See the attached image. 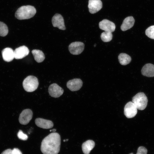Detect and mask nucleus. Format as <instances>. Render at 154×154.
<instances>
[{"label": "nucleus", "mask_w": 154, "mask_h": 154, "mask_svg": "<svg viewBox=\"0 0 154 154\" xmlns=\"http://www.w3.org/2000/svg\"><path fill=\"white\" fill-rule=\"evenodd\" d=\"M61 138L58 133L53 132L42 140L40 150L43 154H58L60 150Z\"/></svg>", "instance_id": "1"}, {"label": "nucleus", "mask_w": 154, "mask_h": 154, "mask_svg": "<svg viewBox=\"0 0 154 154\" xmlns=\"http://www.w3.org/2000/svg\"><path fill=\"white\" fill-rule=\"evenodd\" d=\"M36 13V9L34 6L30 5L23 6L17 9L15 15L19 20L29 19L33 17Z\"/></svg>", "instance_id": "2"}, {"label": "nucleus", "mask_w": 154, "mask_h": 154, "mask_svg": "<svg viewBox=\"0 0 154 154\" xmlns=\"http://www.w3.org/2000/svg\"><path fill=\"white\" fill-rule=\"evenodd\" d=\"M39 82L38 78L33 76H29L25 78L23 82L24 90L28 92H32L38 87Z\"/></svg>", "instance_id": "3"}, {"label": "nucleus", "mask_w": 154, "mask_h": 154, "mask_svg": "<svg viewBox=\"0 0 154 154\" xmlns=\"http://www.w3.org/2000/svg\"><path fill=\"white\" fill-rule=\"evenodd\" d=\"M132 102L134 104L137 109L142 110L146 108L148 99L144 93L139 92L133 97Z\"/></svg>", "instance_id": "4"}, {"label": "nucleus", "mask_w": 154, "mask_h": 154, "mask_svg": "<svg viewBox=\"0 0 154 154\" xmlns=\"http://www.w3.org/2000/svg\"><path fill=\"white\" fill-rule=\"evenodd\" d=\"M137 108L134 104L131 102H127L124 108V113L127 118L134 117L137 113Z\"/></svg>", "instance_id": "5"}, {"label": "nucleus", "mask_w": 154, "mask_h": 154, "mask_svg": "<svg viewBox=\"0 0 154 154\" xmlns=\"http://www.w3.org/2000/svg\"><path fill=\"white\" fill-rule=\"evenodd\" d=\"M84 43L81 42H72L68 46V50L70 53L75 55L80 54L84 50Z\"/></svg>", "instance_id": "6"}, {"label": "nucleus", "mask_w": 154, "mask_h": 154, "mask_svg": "<svg viewBox=\"0 0 154 154\" xmlns=\"http://www.w3.org/2000/svg\"><path fill=\"white\" fill-rule=\"evenodd\" d=\"M33 113L30 109L23 110L20 115L19 119L20 123L23 125L27 124L32 119Z\"/></svg>", "instance_id": "7"}, {"label": "nucleus", "mask_w": 154, "mask_h": 154, "mask_svg": "<svg viewBox=\"0 0 154 154\" xmlns=\"http://www.w3.org/2000/svg\"><path fill=\"white\" fill-rule=\"evenodd\" d=\"M48 92L51 97L57 98L59 97L63 94L64 90L57 84L53 83L49 87Z\"/></svg>", "instance_id": "8"}, {"label": "nucleus", "mask_w": 154, "mask_h": 154, "mask_svg": "<svg viewBox=\"0 0 154 154\" xmlns=\"http://www.w3.org/2000/svg\"><path fill=\"white\" fill-rule=\"evenodd\" d=\"M52 22L53 26L58 27L59 29L64 30L66 27L63 17L58 13H56L53 17Z\"/></svg>", "instance_id": "9"}, {"label": "nucleus", "mask_w": 154, "mask_h": 154, "mask_svg": "<svg viewBox=\"0 0 154 154\" xmlns=\"http://www.w3.org/2000/svg\"><path fill=\"white\" fill-rule=\"evenodd\" d=\"M99 27L105 31L112 33L115 31L116 26L113 22L107 19H104L100 22Z\"/></svg>", "instance_id": "10"}, {"label": "nucleus", "mask_w": 154, "mask_h": 154, "mask_svg": "<svg viewBox=\"0 0 154 154\" xmlns=\"http://www.w3.org/2000/svg\"><path fill=\"white\" fill-rule=\"evenodd\" d=\"M88 7L89 12L92 14H94L102 9V3L100 0H89Z\"/></svg>", "instance_id": "11"}, {"label": "nucleus", "mask_w": 154, "mask_h": 154, "mask_svg": "<svg viewBox=\"0 0 154 154\" xmlns=\"http://www.w3.org/2000/svg\"><path fill=\"white\" fill-rule=\"evenodd\" d=\"M82 80L79 78H74L68 81L67 83V87L72 91H77L82 87Z\"/></svg>", "instance_id": "12"}, {"label": "nucleus", "mask_w": 154, "mask_h": 154, "mask_svg": "<svg viewBox=\"0 0 154 154\" xmlns=\"http://www.w3.org/2000/svg\"><path fill=\"white\" fill-rule=\"evenodd\" d=\"M14 58L17 59H21L29 54V51L25 46H22L16 48L14 51Z\"/></svg>", "instance_id": "13"}, {"label": "nucleus", "mask_w": 154, "mask_h": 154, "mask_svg": "<svg viewBox=\"0 0 154 154\" xmlns=\"http://www.w3.org/2000/svg\"><path fill=\"white\" fill-rule=\"evenodd\" d=\"M35 122L37 126L44 129L52 128L54 125L53 123L51 121L40 118H36Z\"/></svg>", "instance_id": "14"}, {"label": "nucleus", "mask_w": 154, "mask_h": 154, "mask_svg": "<svg viewBox=\"0 0 154 154\" xmlns=\"http://www.w3.org/2000/svg\"><path fill=\"white\" fill-rule=\"evenodd\" d=\"M142 75L147 77L154 76V65L148 63L145 64L141 70Z\"/></svg>", "instance_id": "15"}, {"label": "nucleus", "mask_w": 154, "mask_h": 154, "mask_svg": "<svg viewBox=\"0 0 154 154\" xmlns=\"http://www.w3.org/2000/svg\"><path fill=\"white\" fill-rule=\"evenodd\" d=\"M2 54L3 60L6 62L11 61L14 58V51L10 48H6L3 49Z\"/></svg>", "instance_id": "16"}, {"label": "nucleus", "mask_w": 154, "mask_h": 154, "mask_svg": "<svg viewBox=\"0 0 154 154\" xmlns=\"http://www.w3.org/2000/svg\"><path fill=\"white\" fill-rule=\"evenodd\" d=\"M135 22V19L132 16L127 17L124 20L121 25V30L125 31L130 29L133 26Z\"/></svg>", "instance_id": "17"}, {"label": "nucleus", "mask_w": 154, "mask_h": 154, "mask_svg": "<svg viewBox=\"0 0 154 154\" xmlns=\"http://www.w3.org/2000/svg\"><path fill=\"white\" fill-rule=\"evenodd\" d=\"M95 146V143L93 140H89L83 143L82 149L84 154H89Z\"/></svg>", "instance_id": "18"}, {"label": "nucleus", "mask_w": 154, "mask_h": 154, "mask_svg": "<svg viewBox=\"0 0 154 154\" xmlns=\"http://www.w3.org/2000/svg\"><path fill=\"white\" fill-rule=\"evenodd\" d=\"M35 60L38 62H42L44 60L45 56L43 52L41 50L34 49L32 51Z\"/></svg>", "instance_id": "19"}, {"label": "nucleus", "mask_w": 154, "mask_h": 154, "mask_svg": "<svg viewBox=\"0 0 154 154\" xmlns=\"http://www.w3.org/2000/svg\"><path fill=\"white\" fill-rule=\"evenodd\" d=\"M119 63L122 65H126L129 63L131 60V57L125 53H120L118 56Z\"/></svg>", "instance_id": "20"}, {"label": "nucleus", "mask_w": 154, "mask_h": 154, "mask_svg": "<svg viewBox=\"0 0 154 154\" xmlns=\"http://www.w3.org/2000/svg\"><path fill=\"white\" fill-rule=\"evenodd\" d=\"M100 37L103 42H107L110 41L112 39L113 35L112 33L105 31L101 33Z\"/></svg>", "instance_id": "21"}, {"label": "nucleus", "mask_w": 154, "mask_h": 154, "mask_svg": "<svg viewBox=\"0 0 154 154\" xmlns=\"http://www.w3.org/2000/svg\"><path fill=\"white\" fill-rule=\"evenodd\" d=\"M8 29L7 25L4 23L0 21V36L5 37L7 35Z\"/></svg>", "instance_id": "22"}, {"label": "nucleus", "mask_w": 154, "mask_h": 154, "mask_svg": "<svg viewBox=\"0 0 154 154\" xmlns=\"http://www.w3.org/2000/svg\"><path fill=\"white\" fill-rule=\"evenodd\" d=\"M145 33L148 37L154 39V25L148 27L146 30Z\"/></svg>", "instance_id": "23"}, {"label": "nucleus", "mask_w": 154, "mask_h": 154, "mask_svg": "<svg viewBox=\"0 0 154 154\" xmlns=\"http://www.w3.org/2000/svg\"><path fill=\"white\" fill-rule=\"evenodd\" d=\"M18 138L22 140H26L28 138V136L24 134L21 130H19L17 134Z\"/></svg>", "instance_id": "24"}, {"label": "nucleus", "mask_w": 154, "mask_h": 154, "mask_svg": "<svg viewBox=\"0 0 154 154\" xmlns=\"http://www.w3.org/2000/svg\"><path fill=\"white\" fill-rule=\"evenodd\" d=\"M147 150L145 147L140 146L138 148L136 154H147Z\"/></svg>", "instance_id": "25"}, {"label": "nucleus", "mask_w": 154, "mask_h": 154, "mask_svg": "<svg viewBox=\"0 0 154 154\" xmlns=\"http://www.w3.org/2000/svg\"><path fill=\"white\" fill-rule=\"evenodd\" d=\"M13 154H22L21 151L18 148H14L12 150Z\"/></svg>", "instance_id": "26"}, {"label": "nucleus", "mask_w": 154, "mask_h": 154, "mask_svg": "<svg viewBox=\"0 0 154 154\" xmlns=\"http://www.w3.org/2000/svg\"><path fill=\"white\" fill-rule=\"evenodd\" d=\"M1 154H13L12 150L9 149L5 150Z\"/></svg>", "instance_id": "27"}, {"label": "nucleus", "mask_w": 154, "mask_h": 154, "mask_svg": "<svg viewBox=\"0 0 154 154\" xmlns=\"http://www.w3.org/2000/svg\"><path fill=\"white\" fill-rule=\"evenodd\" d=\"M56 130L55 129H53L52 130H51V131L53 132H55L56 131Z\"/></svg>", "instance_id": "28"}, {"label": "nucleus", "mask_w": 154, "mask_h": 154, "mask_svg": "<svg viewBox=\"0 0 154 154\" xmlns=\"http://www.w3.org/2000/svg\"><path fill=\"white\" fill-rule=\"evenodd\" d=\"M66 141V140H63V141H64V142H65V141Z\"/></svg>", "instance_id": "29"}, {"label": "nucleus", "mask_w": 154, "mask_h": 154, "mask_svg": "<svg viewBox=\"0 0 154 154\" xmlns=\"http://www.w3.org/2000/svg\"><path fill=\"white\" fill-rule=\"evenodd\" d=\"M96 45V44H95L94 45V47H95Z\"/></svg>", "instance_id": "30"}, {"label": "nucleus", "mask_w": 154, "mask_h": 154, "mask_svg": "<svg viewBox=\"0 0 154 154\" xmlns=\"http://www.w3.org/2000/svg\"><path fill=\"white\" fill-rule=\"evenodd\" d=\"M129 154H133V153H130Z\"/></svg>", "instance_id": "31"}, {"label": "nucleus", "mask_w": 154, "mask_h": 154, "mask_svg": "<svg viewBox=\"0 0 154 154\" xmlns=\"http://www.w3.org/2000/svg\"><path fill=\"white\" fill-rule=\"evenodd\" d=\"M68 139H67L66 140V141H68Z\"/></svg>", "instance_id": "32"}]
</instances>
